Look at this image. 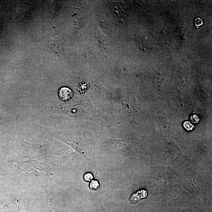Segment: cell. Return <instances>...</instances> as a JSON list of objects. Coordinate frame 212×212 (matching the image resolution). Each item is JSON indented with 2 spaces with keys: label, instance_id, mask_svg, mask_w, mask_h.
<instances>
[{
  "label": "cell",
  "instance_id": "obj_1",
  "mask_svg": "<svg viewBox=\"0 0 212 212\" xmlns=\"http://www.w3.org/2000/svg\"><path fill=\"white\" fill-rule=\"evenodd\" d=\"M58 96L63 101L67 102L72 97L73 93L72 90L69 88L63 87L59 89Z\"/></svg>",
  "mask_w": 212,
  "mask_h": 212
},
{
  "label": "cell",
  "instance_id": "obj_2",
  "mask_svg": "<svg viewBox=\"0 0 212 212\" xmlns=\"http://www.w3.org/2000/svg\"><path fill=\"white\" fill-rule=\"evenodd\" d=\"M148 192L146 190H140L131 195L129 200L130 203L132 204H137L140 200L146 198Z\"/></svg>",
  "mask_w": 212,
  "mask_h": 212
},
{
  "label": "cell",
  "instance_id": "obj_3",
  "mask_svg": "<svg viewBox=\"0 0 212 212\" xmlns=\"http://www.w3.org/2000/svg\"><path fill=\"white\" fill-rule=\"evenodd\" d=\"M90 188L93 191H96L99 189L100 185L99 183L97 180L92 181L90 184Z\"/></svg>",
  "mask_w": 212,
  "mask_h": 212
},
{
  "label": "cell",
  "instance_id": "obj_4",
  "mask_svg": "<svg viewBox=\"0 0 212 212\" xmlns=\"http://www.w3.org/2000/svg\"><path fill=\"white\" fill-rule=\"evenodd\" d=\"M194 24L196 28L199 29L204 25V23L202 19L200 17H197L194 20Z\"/></svg>",
  "mask_w": 212,
  "mask_h": 212
},
{
  "label": "cell",
  "instance_id": "obj_5",
  "mask_svg": "<svg viewBox=\"0 0 212 212\" xmlns=\"http://www.w3.org/2000/svg\"><path fill=\"white\" fill-rule=\"evenodd\" d=\"M93 178V175L91 173H87L84 175V179L86 182H90Z\"/></svg>",
  "mask_w": 212,
  "mask_h": 212
},
{
  "label": "cell",
  "instance_id": "obj_6",
  "mask_svg": "<svg viewBox=\"0 0 212 212\" xmlns=\"http://www.w3.org/2000/svg\"><path fill=\"white\" fill-rule=\"evenodd\" d=\"M184 126L185 127V128H186L188 131H191V130L193 129V128L194 127L193 126L191 125L189 122H188V121H186V122L184 123Z\"/></svg>",
  "mask_w": 212,
  "mask_h": 212
}]
</instances>
